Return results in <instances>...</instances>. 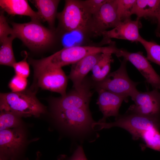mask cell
<instances>
[{
  "instance_id": "obj_1",
  "label": "cell",
  "mask_w": 160,
  "mask_h": 160,
  "mask_svg": "<svg viewBox=\"0 0 160 160\" xmlns=\"http://www.w3.org/2000/svg\"><path fill=\"white\" fill-rule=\"evenodd\" d=\"M36 93L30 88L20 92L1 93L0 110L19 117L39 116L45 113V108L37 98Z\"/></svg>"
},
{
  "instance_id": "obj_2",
  "label": "cell",
  "mask_w": 160,
  "mask_h": 160,
  "mask_svg": "<svg viewBox=\"0 0 160 160\" xmlns=\"http://www.w3.org/2000/svg\"><path fill=\"white\" fill-rule=\"evenodd\" d=\"M92 15L86 10L81 0H66L63 10L57 13L58 25L57 33L60 34L74 31L90 34Z\"/></svg>"
},
{
  "instance_id": "obj_3",
  "label": "cell",
  "mask_w": 160,
  "mask_h": 160,
  "mask_svg": "<svg viewBox=\"0 0 160 160\" xmlns=\"http://www.w3.org/2000/svg\"><path fill=\"white\" fill-rule=\"evenodd\" d=\"M13 34L28 47L39 50L52 45L58 35L56 30L48 29L39 22L31 20L24 23H11Z\"/></svg>"
},
{
  "instance_id": "obj_4",
  "label": "cell",
  "mask_w": 160,
  "mask_h": 160,
  "mask_svg": "<svg viewBox=\"0 0 160 160\" xmlns=\"http://www.w3.org/2000/svg\"><path fill=\"white\" fill-rule=\"evenodd\" d=\"M100 129L117 127L127 131L133 140L143 139L150 130L155 127L160 128V116H149L127 110L123 115H119L115 121L110 123L97 122Z\"/></svg>"
},
{
  "instance_id": "obj_5",
  "label": "cell",
  "mask_w": 160,
  "mask_h": 160,
  "mask_svg": "<svg viewBox=\"0 0 160 160\" xmlns=\"http://www.w3.org/2000/svg\"><path fill=\"white\" fill-rule=\"evenodd\" d=\"M119 48L113 42L108 46L81 45L63 48L48 57L36 60L38 63L54 67L62 68L80 60L89 55L95 53H111L116 55Z\"/></svg>"
},
{
  "instance_id": "obj_6",
  "label": "cell",
  "mask_w": 160,
  "mask_h": 160,
  "mask_svg": "<svg viewBox=\"0 0 160 160\" xmlns=\"http://www.w3.org/2000/svg\"><path fill=\"white\" fill-rule=\"evenodd\" d=\"M28 61L34 69L35 87L59 93L61 96L66 95L68 78L62 68L40 64L31 58Z\"/></svg>"
},
{
  "instance_id": "obj_7",
  "label": "cell",
  "mask_w": 160,
  "mask_h": 160,
  "mask_svg": "<svg viewBox=\"0 0 160 160\" xmlns=\"http://www.w3.org/2000/svg\"><path fill=\"white\" fill-rule=\"evenodd\" d=\"M127 61L124 59L117 70L92 85L95 89H103L127 98L130 97L132 99L139 92L136 87L139 83L133 81L129 77L126 69Z\"/></svg>"
},
{
  "instance_id": "obj_8",
  "label": "cell",
  "mask_w": 160,
  "mask_h": 160,
  "mask_svg": "<svg viewBox=\"0 0 160 160\" xmlns=\"http://www.w3.org/2000/svg\"><path fill=\"white\" fill-rule=\"evenodd\" d=\"M57 122L73 134H84L92 128L95 122L89 108H81L53 111Z\"/></svg>"
},
{
  "instance_id": "obj_9",
  "label": "cell",
  "mask_w": 160,
  "mask_h": 160,
  "mask_svg": "<svg viewBox=\"0 0 160 160\" xmlns=\"http://www.w3.org/2000/svg\"><path fill=\"white\" fill-rule=\"evenodd\" d=\"M92 85L84 79L79 88H74L64 96L53 99L51 102L52 111L89 108L92 95Z\"/></svg>"
},
{
  "instance_id": "obj_10",
  "label": "cell",
  "mask_w": 160,
  "mask_h": 160,
  "mask_svg": "<svg viewBox=\"0 0 160 160\" xmlns=\"http://www.w3.org/2000/svg\"><path fill=\"white\" fill-rule=\"evenodd\" d=\"M120 22L115 0H107L98 11L92 16L91 36H102L103 32L108 29L114 28Z\"/></svg>"
},
{
  "instance_id": "obj_11",
  "label": "cell",
  "mask_w": 160,
  "mask_h": 160,
  "mask_svg": "<svg viewBox=\"0 0 160 160\" xmlns=\"http://www.w3.org/2000/svg\"><path fill=\"white\" fill-rule=\"evenodd\" d=\"M116 55L118 57H123L133 64L144 77L146 81L153 89H160V76L142 52H131L121 48L119 49Z\"/></svg>"
},
{
  "instance_id": "obj_12",
  "label": "cell",
  "mask_w": 160,
  "mask_h": 160,
  "mask_svg": "<svg viewBox=\"0 0 160 160\" xmlns=\"http://www.w3.org/2000/svg\"><path fill=\"white\" fill-rule=\"evenodd\" d=\"M24 141V135L20 130L10 129L0 131V160H18Z\"/></svg>"
},
{
  "instance_id": "obj_13",
  "label": "cell",
  "mask_w": 160,
  "mask_h": 160,
  "mask_svg": "<svg viewBox=\"0 0 160 160\" xmlns=\"http://www.w3.org/2000/svg\"><path fill=\"white\" fill-rule=\"evenodd\" d=\"M132 100L135 103L128 110L145 116H160V92L158 90L139 91Z\"/></svg>"
},
{
  "instance_id": "obj_14",
  "label": "cell",
  "mask_w": 160,
  "mask_h": 160,
  "mask_svg": "<svg viewBox=\"0 0 160 160\" xmlns=\"http://www.w3.org/2000/svg\"><path fill=\"white\" fill-rule=\"evenodd\" d=\"M139 20L129 19L121 21L111 30L104 31L102 34L103 38L102 43H111L112 38L138 42L141 36L139 33L140 26Z\"/></svg>"
},
{
  "instance_id": "obj_15",
  "label": "cell",
  "mask_w": 160,
  "mask_h": 160,
  "mask_svg": "<svg viewBox=\"0 0 160 160\" xmlns=\"http://www.w3.org/2000/svg\"><path fill=\"white\" fill-rule=\"evenodd\" d=\"M96 89L98 94L97 104L103 115L98 122H105L106 119L111 116L117 117L122 102H128V98L103 89Z\"/></svg>"
},
{
  "instance_id": "obj_16",
  "label": "cell",
  "mask_w": 160,
  "mask_h": 160,
  "mask_svg": "<svg viewBox=\"0 0 160 160\" xmlns=\"http://www.w3.org/2000/svg\"><path fill=\"white\" fill-rule=\"evenodd\" d=\"M102 53H95L87 55L72 64L68 78L73 83V87H79L88 73L92 71L100 58Z\"/></svg>"
},
{
  "instance_id": "obj_17",
  "label": "cell",
  "mask_w": 160,
  "mask_h": 160,
  "mask_svg": "<svg viewBox=\"0 0 160 160\" xmlns=\"http://www.w3.org/2000/svg\"><path fill=\"white\" fill-rule=\"evenodd\" d=\"M0 6L2 11L10 15L26 16L32 20H41L38 12L33 11L26 0H0Z\"/></svg>"
},
{
  "instance_id": "obj_18",
  "label": "cell",
  "mask_w": 160,
  "mask_h": 160,
  "mask_svg": "<svg viewBox=\"0 0 160 160\" xmlns=\"http://www.w3.org/2000/svg\"><path fill=\"white\" fill-rule=\"evenodd\" d=\"M38 10L41 20L47 22L50 29L55 30L54 25L57 13L59 0H34L31 1Z\"/></svg>"
},
{
  "instance_id": "obj_19",
  "label": "cell",
  "mask_w": 160,
  "mask_h": 160,
  "mask_svg": "<svg viewBox=\"0 0 160 160\" xmlns=\"http://www.w3.org/2000/svg\"><path fill=\"white\" fill-rule=\"evenodd\" d=\"M160 6V0H136L132 14L137 18L141 17L156 18Z\"/></svg>"
},
{
  "instance_id": "obj_20",
  "label": "cell",
  "mask_w": 160,
  "mask_h": 160,
  "mask_svg": "<svg viewBox=\"0 0 160 160\" xmlns=\"http://www.w3.org/2000/svg\"><path fill=\"white\" fill-rule=\"evenodd\" d=\"M112 54L108 52L102 53L92 70V78L94 82L102 80L110 73L111 64L113 61Z\"/></svg>"
},
{
  "instance_id": "obj_21",
  "label": "cell",
  "mask_w": 160,
  "mask_h": 160,
  "mask_svg": "<svg viewBox=\"0 0 160 160\" xmlns=\"http://www.w3.org/2000/svg\"><path fill=\"white\" fill-rule=\"evenodd\" d=\"M16 37L14 35L9 36L1 43L0 48V64L1 65L12 67L16 62L12 46L13 40Z\"/></svg>"
},
{
  "instance_id": "obj_22",
  "label": "cell",
  "mask_w": 160,
  "mask_h": 160,
  "mask_svg": "<svg viewBox=\"0 0 160 160\" xmlns=\"http://www.w3.org/2000/svg\"><path fill=\"white\" fill-rule=\"evenodd\" d=\"M138 42L145 49L148 60L160 66V45L153 41H147L142 36Z\"/></svg>"
},
{
  "instance_id": "obj_23",
  "label": "cell",
  "mask_w": 160,
  "mask_h": 160,
  "mask_svg": "<svg viewBox=\"0 0 160 160\" xmlns=\"http://www.w3.org/2000/svg\"><path fill=\"white\" fill-rule=\"evenodd\" d=\"M117 12L120 22L131 19L132 12L136 0H115Z\"/></svg>"
},
{
  "instance_id": "obj_24",
  "label": "cell",
  "mask_w": 160,
  "mask_h": 160,
  "mask_svg": "<svg viewBox=\"0 0 160 160\" xmlns=\"http://www.w3.org/2000/svg\"><path fill=\"white\" fill-rule=\"evenodd\" d=\"M19 117L10 112L1 111L0 115V131L18 127L20 123Z\"/></svg>"
},
{
  "instance_id": "obj_25",
  "label": "cell",
  "mask_w": 160,
  "mask_h": 160,
  "mask_svg": "<svg viewBox=\"0 0 160 160\" xmlns=\"http://www.w3.org/2000/svg\"><path fill=\"white\" fill-rule=\"evenodd\" d=\"M27 78L15 75L8 84V87L14 92H20L25 90L28 84Z\"/></svg>"
},
{
  "instance_id": "obj_26",
  "label": "cell",
  "mask_w": 160,
  "mask_h": 160,
  "mask_svg": "<svg viewBox=\"0 0 160 160\" xmlns=\"http://www.w3.org/2000/svg\"><path fill=\"white\" fill-rule=\"evenodd\" d=\"M14 35L12 28L8 24L3 11L0 12V42L10 36Z\"/></svg>"
},
{
  "instance_id": "obj_27",
  "label": "cell",
  "mask_w": 160,
  "mask_h": 160,
  "mask_svg": "<svg viewBox=\"0 0 160 160\" xmlns=\"http://www.w3.org/2000/svg\"><path fill=\"white\" fill-rule=\"evenodd\" d=\"M25 57L22 60L15 63L13 65L15 74L27 78L30 73L29 65Z\"/></svg>"
},
{
  "instance_id": "obj_28",
  "label": "cell",
  "mask_w": 160,
  "mask_h": 160,
  "mask_svg": "<svg viewBox=\"0 0 160 160\" xmlns=\"http://www.w3.org/2000/svg\"><path fill=\"white\" fill-rule=\"evenodd\" d=\"M107 0H81L87 11L92 16L97 13Z\"/></svg>"
},
{
  "instance_id": "obj_29",
  "label": "cell",
  "mask_w": 160,
  "mask_h": 160,
  "mask_svg": "<svg viewBox=\"0 0 160 160\" xmlns=\"http://www.w3.org/2000/svg\"><path fill=\"white\" fill-rule=\"evenodd\" d=\"M67 160H87L82 148L79 146L73 155Z\"/></svg>"
},
{
  "instance_id": "obj_30",
  "label": "cell",
  "mask_w": 160,
  "mask_h": 160,
  "mask_svg": "<svg viewBox=\"0 0 160 160\" xmlns=\"http://www.w3.org/2000/svg\"><path fill=\"white\" fill-rule=\"evenodd\" d=\"M156 19L157 21V26L156 33V35L159 36L160 35V6L156 15Z\"/></svg>"
}]
</instances>
